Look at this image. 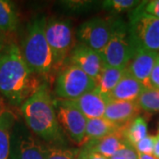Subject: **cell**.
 I'll return each instance as SVG.
<instances>
[{"instance_id": "cell-1", "label": "cell", "mask_w": 159, "mask_h": 159, "mask_svg": "<svg viewBox=\"0 0 159 159\" xmlns=\"http://www.w3.org/2000/svg\"><path fill=\"white\" fill-rule=\"evenodd\" d=\"M23 58L20 46L4 45L0 52V93L14 106L22 104L43 85Z\"/></svg>"}, {"instance_id": "cell-2", "label": "cell", "mask_w": 159, "mask_h": 159, "mask_svg": "<svg viewBox=\"0 0 159 159\" xmlns=\"http://www.w3.org/2000/svg\"><path fill=\"white\" fill-rule=\"evenodd\" d=\"M26 125L36 136L50 143L63 142L61 127L56 114L55 102L47 83L20 106Z\"/></svg>"}, {"instance_id": "cell-3", "label": "cell", "mask_w": 159, "mask_h": 159, "mask_svg": "<svg viewBox=\"0 0 159 159\" xmlns=\"http://www.w3.org/2000/svg\"><path fill=\"white\" fill-rule=\"evenodd\" d=\"M45 17H37L29 23L20 47L29 69L37 75H47L56 69L54 57L45 37Z\"/></svg>"}, {"instance_id": "cell-4", "label": "cell", "mask_w": 159, "mask_h": 159, "mask_svg": "<svg viewBox=\"0 0 159 159\" xmlns=\"http://www.w3.org/2000/svg\"><path fill=\"white\" fill-rule=\"evenodd\" d=\"M138 47L128 24L119 20L111 38L100 54L105 66L126 68Z\"/></svg>"}, {"instance_id": "cell-5", "label": "cell", "mask_w": 159, "mask_h": 159, "mask_svg": "<svg viewBox=\"0 0 159 159\" xmlns=\"http://www.w3.org/2000/svg\"><path fill=\"white\" fill-rule=\"evenodd\" d=\"M144 2H141L139 6L132 10L128 24L129 29L139 47L158 52L159 19L144 11Z\"/></svg>"}, {"instance_id": "cell-6", "label": "cell", "mask_w": 159, "mask_h": 159, "mask_svg": "<svg viewBox=\"0 0 159 159\" xmlns=\"http://www.w3.org/2000/svg\"><path fill=\"white\" fill-rule=\"evenodd\" d=\"M97 88V82L81 69L69 64L58 74L55 94L61 100H74Z\"/></svg>"}, {"instance_id": "cell-7", "label": "cell", "mask_w": 159, "mask_h": 159, "mask_svg": "<svg viewBox=\"0 0 159 159\" xmlns=\"http://www.w3.org/2000/svg\"><path fill=\"white\" fill-rule=\"evenodd\" d=\"M45 37L51 48L56 68L60 67L74 47L71 23L59 19H51L45 24Z\"/></svg>"}, {"instance_id": "cell-8", "label": "cell", "mask_w": 159, "mask_h": 159, "mask_svg": "<svg viewBox=\"0 0 159 159\" xmlns=\"http://www.w3.org/2000/svg\"><path fill=\"white\" fill-rule=\"evenodd\" d=\"M119 19L93 18L82 24L77 29L76 36L80 43L101 52L107 45L113 34Z\"/></svg>"}, {"instance_id": "cell-9", "label": "cell", "mask_w": 159, "mask_h": 159, "mask_svg": "<svg viewBox=\"0 0 159 159\" xmlns=\"http://www.w3.org/2000/svg\"><path fill=\"white\" fill-rule=\"evenodd\" d=\"M55 109L60 126L67 133L73 142L83 146L88 120L85 116L66 100L57 101Z\"/></svg>"}, {"instance_id": "cell-10", "label": "cell", "mask_w": 159, "mask_h": 159, "mask_svg": "<svg viewBox=\"0 0 159 159\" xmlns=\"http://www.w3.org/2000/svg\"><path fill=\"white\" fill-rule=\"evenodd\" d=\"M47 147L30 134L13 127L11 139L10 159H45Z\"/></svg>"}, {"instance_id": "cell-11", "label": "cell", "mask_w": 159, "mask_h": 159, "mask_svg": "<svg viewBox=\"0 0 159 159\" xmlns=\"http://www.w3.org/2000/svg\"><path fill=\"white\" fill-rule=\"evenodd\" d=\"M68 57L70 64L78 66L96 82L105 66L100 52L80 43L74 45Z\"/></svg>"}, {"instance_id": "cell-12", "label": "cell", "mask_w": 159, "mask_h": 159, "mask_svg": "<svg viewBox=\"0 0 159 159\" xmlns=\"http://www.w3.org/2000/svg\"><path fill=\"white\" fill-rule=\"evenodd\" d=\"M111 98L102 94L97 88L74 100H66L83 114L87 119L102 118L107 102Z\"/></svg>"}, {"instance_id": "cell-13", "label": "cell", "mask_w": 159, "mask_h": 159, "mask_svg": "<svg viewBox=\"0 0 159 159\" xmlns=\"http://www.w3.org/2000/svg\"><path fill=\"white\" fill-rule=\"evenodd\" d=\"M158 54L157 51L138 47L133 59L126 67V70L145 88H148V79Z\"/></svg>"}, {"instance_id": "cell-14", "label": "cell", "mask_w": 159, "mask_h": 159, "mask_svg": "<svg viewBox=\"0 0 159 159\" xmlns=\"http://www.w3.org/2000/svg\"><path fill=\"white\" fill-rule=\"evenodd\" d=\"M140 111L135 101L110 99L107 102L103 118L122 126L138 117Z\"/></svg>"}, {"instance_id": "cell-15", "label": "cell", "mask_w": 159, "mask_h": 159, "mask_svg": "<svg viewBox=\"0 0 159 159\" xmlns=\"http://www.w3.org/2000/svg\"><path fill=\"white\" fill-rule=\"evenodd\" d=\"M128 145L130 144L126 142L123 135L121 127L119 131L103 137L102 139L88 142L83 145V149L95 151L110 159Z\"/></svg>"}, {"instance_id": "cell-16", "label": "cell", "mask_w": 159, "mask_h": 159, "mask_svg": "<svg viewBox=\"0 0 159 159\" xmlns=\"http://www.w3.org/2000/svg\"><path fill=\"white\" fill-rule=\"evenodd\" d=\"M144 89V85L125 69L123 77L110 94V98L119 101H135Z\"/></svg>"}, {"instance_id": "cell-17", "label": "cell", "mask_w": 159, "mask_h": 159, "mask_svg": "<svg viewBox=\"0 0 159 159\" xmlns=\"http://www.w3.org/2000/svg\"><path fill=\"white\" fill-rule=\"evenodd\" d=\"M16 119V115L11 110L2 109L0 112V159H10L11 134Z\"/></svg>"}, {"instance_id": "cell-18", "label": "cell", "mask_w": 159, "mask_h": 159, "mask_svg": "<svg viewBox=\"0 0 159 159\" xmlns=\"http://www.w3.org/2000/svg\"><path fill=\"white\" fill-rule=\"evenodd\" d=\"M122 126L117 125L111 121H109L108 119H104L103 117L99 119H88L86 125L84 144L88 142L97 141L111 134H113L119 131Z\"/></svg>"}, {"instance_id": "cell-19", "label": "cell", "mask_w": 159, "mask_h": 159, "mask_svg": "<svg viewBox=\"0 0 159 159\" xmlns=\"http://www.w3.org/2000/svg\"><path fill=\"white\" fill-rule=\"evenodd\" d=\"M126 68H118L105 66L97 81V89L102 94L110 97V94L123 77Z\"/></svg>"}, {"instance_id": "cell-20", "label": "cell", "mask_w": 159, "mask_h": 159, "mask_svg": "<svg viewBox=\"0 0 159 159\" xmlns=\"http://www.w3.org/2000/svg\"><path fill=\"white\" fill-rule=\"evenodd\" d=\"M19 15L15 5L9 0H0V32L10 33L17 29Z\"/></svg>"}, {"instance_id": "cell-21", "label": "cell", "mask_w": 159, "mask_h": 159, "mask_svg": "<svg viewBox=\"0 0 159 159\" xmlns=\"http://www.w3.org/2000/svg\"><path fill=\"white\" fill-rule=\"evenodd\" d=\"M122 133L126 142L134 147L137 142L148 136L147 122L144 118L138 116L128 124L122 126Z\"/></svg>"}, {"instance_id": "cell-22", "label": "cell", "mask_w": 159, "mask_h": 159, "mask_svg": "<svg viewBox=\"0 0 159 159\" xmlns=\"http://www.w3.org/2000/svg\"><path fill=\"white\" fill-rule=\"evenodd\" d=\"M140 110L153 114L159 111V90L152 88H145L136 100Z\"/></svg>"}, {"instance_id": "cell-23", "label": "cell", "mask_w": 159, "mask_h": 159, "mask_svg": "<svg viewBox=\"0 0 159 159\" xmlns=\"http://www.w3.org/2000/svg\"><path fill=\"white\" fill-rule=\"evenodd\" d=\"M141 4L136 0H107L102 2V7L109 11L119 13L125 11L134 10Z\"/></svg>"}, {"instance_id": "cell-24", "label": "cell", "mask_w": 159, "mask_h": 159, "mask_svg": "<svg viewBox=\"0 0 159 159\" xmlns=\"http://www.w3.org/2000/svg\"><path fill=\"white\" fill-rule=\"evenodd\" d=\"M80 150L61 147H47L45 159H76Z\"/></svg>"}, {"instance_id": "cell-25", "label": "cell", "mask_w": 159, "mask_h": 159, "mask_svg": "<svg viewBox=\"0 0 159 159\" xmlns=\"http://www.w3.org/2000/svg\"><path fill=\"white\" fill-rule=\"evenodd\" d=\"M156 142V135H148L143 138L140 142H138L134 146V149L138 154H146V155H153L154 147Z\"/></svg>"}, {"instance_id": "cell-26", "label": "cell", "mask_w": 159, "mask_h": 159, "mask_svg": "<svg viewBox=\"0 0 159 159\" xmlns=\"http://www.w3.org/2000/svg\"><path fill=\"white\" fill-rule=\"evenodd\" d=\"M148 88L159 90V54L156 59L154 67L148 79Z\"/></svg>"}, {"instance_id": "cell-27", "label": "cell", "mask_w": 159, "mask_h": 159, "mask_svg": "<svg viewBox=\"0 0 159 159\" xmlns=\"http://www.w3.org/2000/svg\"><path fill=\"white\" fill-rule=\"evenodd\" d=\"M143 10L146 13L159 19V0L145 1Z\"/></svg>"}, {"instance_id": "cell-28", "label": "cell", "mask_w": 159, "mask_h": 159, "mask_svg": "<svg viewBox=\"0 0 159 159\" xmlns=\"http://www.w3.org/2000/svg\"><path fill=\"white\" fill-rule=\"evenodd\" d=\"M116 155H119L125 159H138V153L134 148L131 145L126 146L125 148L121 149Z\"/></svg>"}, {"instance_id": "cell-29", "label": "cell", "mask_w": 159, "mask_h": 159, "mask_svg": "<svg viewBox=\"0 0 159 159\" xmlns=\"http://www.w3.org/2000/svg\"><path fill=\"white\" fill-rule=\"evenodd\" d=\"M91 5V2H88V1H68L66 2V6L71 7L73 10H76V8H78L79 10L83 9V7L89 6Z\"/></svg>"}, {"instance_id": "cell-30", "label": "cell", "mask_w": 159, "mask_h": 159, "mask_svg": "<svg viewBox=\"0 0 159 159\" xmlns=\"http://www.w3.org/2000/svg\"><path fill=\"white\" fill-rule=\"evenodd\" d=\"M81 153L83 154L85 159H109L106 157L102 156L101 154L95 152V151H90V150H85V149H81L80 150Z\"/></svg>"}, {"instance_id": "cell-31", "label": "cell", "mask_w": 159, "mask_h": 159, "mask_svg": "<svg viewBox=\"0 0 159 159\" xmlns=\"http://www.w3.org/2000/svg\"><path fill=\"white\" fill-rule=\"evenodd\" d=\"M153 156L156 158L159 159V136L156 135V142H155V147H154Z\"/></svg>"}, {"instance_id": "cell-32", "label": "cell", "mask_w": 159, "mask_h": 159, "mask_svg": "<svg viewBox=\"0 0 159 159\" xmlns=\"http://www.w3.org/2000/svg\"><path fill=\"white\" fill-rule=\"evenodd\" d=\"M138 159H157L153 155H146V154H138Z\"/></svg>"}, {"instance_id": "cell-33", "label": "cell", "mask_w": 159, "mask_h": 159, "mask_svg": "<svg viewBox=\"0 0 159 159\" xmlns=\"http://www.w3.org/2000/svg\"><path fill=\"white\" fill-rule=\"evenodd\" d=\"M110 159H125L123 157H121V156H119V155H115L114 157H111Z\"/></svg>"}, {"instance_id": "cell-34", "label": "cell", "mask_w": 159, "mask_h": 159, "mask_svg": "<svg viewBox=\"0 0 159 159\" xmlns=\"http://www.w3.org/2000/svg\"><path fill=\"white\" fill-rule=\"evenodd\" d=\"M76 159H85L84 156H83V154L81 153V151H80V150L79 155H78V157H77V158Z\"/></svg>"}, {"instance_id": "cell-35", "label": "cell", "mask_w": 159, "mask_h": 159, "mask_svg": "<svg viewBox=\"0 0 159 159\" xmlns=\"http://www.w3.org/2000/svg\"><path fill=\"white\" fill-rule=\"evenodd\" d=\"M3 47H4V44H3V41H2L1 36H0V52H1V51H2Z\"/></svg>"}, {"instance_id": "cell-36", "label": "cell", "mask_w": 159, "mask_h": 159, "mask_svg": "<svg viewBox=\"0 0 159 159\" xmlns=\"http://www.w3.org/2000/svg\"><path fill=\"white\" fill-rule=\"evenodd\" d=\"M2 106H1V102H0V112H1V111H2Z\"/></svg>"}, {"instance_id": "cell-37", "label": "cell", "mask_w": 159, "mask_h": 159, "mask_svg": "<svg viewBox=\"0 0 159 159\" xmlns=\"http://www.w3.org/2000/svg\"><path fill=\"white\" fill-rule=\"evenodd\" d=\"M157 135H158V136H159V128H158V134H157Z\"/></svg>"}]
</instances>
